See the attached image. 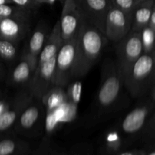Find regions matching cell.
Instances as JSON below:
<instances>
[{"label": "cell", "mask_w": 155, "mask_h": 155, "mask_svg": "<svg viewBox=\"0 0 155 155\" xmlns=\"http://www.w3.org/2000/svg\"><path fill=\"white\" fill-rule=\"evenodd\" d=\"M124 88L115 60L106 58L102 64L99 88L92 107L93 124L106 120L127 107L130 102Z\"/></svg>", "instance_id": "1"}, {"label": "cell", "mask_w": 155, "mask_h": 155, "mask_svg": "<svg viewBox=\"0 0 155 155\" xmlns=\"http://www.w3.org/2000/svg\"><path fill=\"white\" fill-rule=\"evenodd\" d=\"M107 42L104 33L83 18L77 33L74 80L83 78L89 73L102 54Z\"/></svg>", "instance_id": "2"}, {"label": "cell", "mask_w": 155, "mask_h": 155, "mask_svg": "<svg viewBox=\"0 0 155 155\" xmlns=\"http://www.w3.org/2000/svg\"><path fill=\"white\" fill-rule=\"evenodd\" d=\"M155 87L145 96L137 98L136 105L119 120L116 127L124 136L127 145L141 139L142 133L155 110Z\"/></svg>", "instance_id": "3"}, {"label": "cell", "mask_w": 155, "mask_h": 155, "mask_svg": "<svg viewBox=\"0 0 155 155\" xmlns=\"http://www.w3.org/2000/svg\"><path fill=\"white\" fill-rule=\"evenodd\" d=\"M154 61L155 51L143 53L124 77V87L132 98L145 96L155 87Z\"/></svg>", "instance_id": "4"}, {"label": "cell", "mask_w": 155, "mask_h": 155, "mask_svg": "<svg viewBox=\"0 0 155 155\" xmlns=\"http://www.w3.org/2000/svg\"><path fill=\"white\" fill-rule=\"evenodd\" d=\"M45 116V110L42 101L32 97L20 114L14 133L27 138L40 136L44 128Z\"/></svg>", "instance_id": "5"}, {"label": "cell", "mask_w": 155, "mask_h": 155, "mask_svg": "<svg viewBox=\"0 0 155 155\" xmlns=\"http://www.w3.org/2000/svg\"><path fill=\"white\" fill-rule=\"evenodd\" d=\"M77 35L63 41L55 57L54 85L66 87L74 80V72L77 60Z\"/></svg>", "instance_id": "6"}, {"label": "cell", "mask_w": 155, "mask_h": 155, "mask_svg": "<svg viewBox=\"0 0 155 155\" xmlns=\"http://www.w3.org/2000/svg\"><path fill=\"white\" fill-rule=\"evenodd\" d=\"M117 68L124 81L128 71L143 54L140 32L130 31L125 37L116 42Z\"/></svg>", "instance_id": "7"}, {"label": "cell", "mask_w": 155, "mask_h": 155, "mask_svg": "<svg viewBox=\"0 0 155 155\" xmlns=\"http://www.w3.org/2000/svg\"><path fill=\"white\" fill-rule=\"evenodd\" d=\"M55 57L45 62L37 63L34 74L27 86L31 96L36 99L42 100L43 95L54 85Z\"/></svg>", "instance_id": "8"}, {"label": "cell", "mask_w": 155, "mask_h": 155, "mask_svg": "<svg viewBox=\"0 0 155 155\" xmlns=\"http://www.w3.org/2000/svg\"><path fill=\"white\" fill-rule=\"evenodd\" d=\"M131 31V13L110 6L104 27V36L114 43L119 42Z\"/></svg>", "instance_id": "9"}, {"label": "cell", "mask_w": 155, "mask_h": 155, "mask_svg": "<svg viewBox=\"0 0 155 155\" xmlns=\"http://www.w3.org/2000/svg\"><path fill=\"white\" fill-rule=\"evenodd\" d=\"M84 20L104 34L107 13L111 6L110 0H75Z\"/></svg>", "instance_id": "10"}, {"label": "cell", "mask_w": 155, "mask_h": 155, "mask_svg": "<svg viewBox=\"0 0 155 155\" xmlns=\"http://www.w3.org/2000/svg\"><path fill=\"white\" fill-rule=\"evenodd\" d=\"M31 98L27 88H21L14 95L11 105L0 116V137L14 133V127L20 114Z\"/></svg>", "instance_id": "11"}, {"label": "cell", "mask_w": 155, "mask_h": 155, "mask_svg": "<svg viewBox=\"0 0 155 155\" xmlns=\"http://www.w3.org/2000/svg\"><path fill=\"white\" fill-rule=\"evenodd\" d=\"M82 20L83 18L75 0H64L61 15L58 20L62 40H68L77 36Z\"/></svg>", "instance_id": "12"}, {"label": "cell", "mask_w": 155, "mask_h": 155, "mask_svg": "<svg viewBox=\"0 0 155 155\" xmlns=\"http://www.w3.org/2000/svg\"><path fill=\"white\" fill-rule=\"evenodd\" d=\"M38 58L23 53L19 61L13 67L8 77L10 86L27 88L37 66Z\"/></svg>", "instance_id": "13"}, {"label": "cell", "mask_w": 155, "mask_h": 155, "mask_svg": "<svg viewBox=\"0 0 155 155\" xmlns=\"http://www.w3.org/2000/svg\"><path fill=\"white\" fill-rule=\"evenodd\" d=\"M30 28L29 19L18 18H0V38L18 43Z\"/></svg>", "instance_id": "14"}, {"label": "cell", "mask_w": 155, "mask_h": 155, "mask_svg": "<svg viewBox=\"0 0 155 155\" xmlns=\"http://www.w3.org/2000/svg\"><path fill=\"white\" fill-rule=\"evenodd\" d=\"M128 147L124 136L115 126L103 135L100 151L103 155H118Z\"/></svg>", "instance_id": "15"}, {"label": "cell", "mask_w": 155, "mask_h": 155, "mask_svg": "<svg viewBox=\"0 0 155 155\" xmlns=\"http://www.w3.org/2000/svg\"><path fill=\"white\" fill-rule=\"evenodd\" d=\"M30 151V144L15 133L0 137V155H29Z\"/></svg>", "instance_id": "16"}, {"label": "cell", "mask_w": 155, "mask_h": 155, "mask_svg": "<svg viewBox=\"0 0 155 155\" xmlns=\"http://www.w3.org/2000/svg\"><path fill=\"white\" fill-rule=\"evenodd\" d=\"M155 8V0H144L136 5L131 12V31L140 32L148 25L152 10Z\"/></svg>", "instance_id": "17"}, {"label": "cell", "mask_w": 155, "mask_h": 155, "mask_svg": "<svg viewBox=\"0 0 155 155\" xmlns=\"http://www.w3.org/2000/svg\"><path fill=\"white\" fill-rule=\"evenodd\" d=\"M49 33L47 24L43 21L39 22L32 32L27 47L23 53L38 58Z\"/></svg>", "instance_id": "18"}, {"label": "cell", "mask_w": 155, "mask_h": 155, "mask_svg": "<svg viewBox=\"0 0 155 155\" xmlns=\"http://www.w3.org/2000/svg\"><path fill=\"white\" fill-rule=\"evenodd\" d=\"M63 40L61 39L59 27V21H58L52 30L50 32L44 46L38 57V63H42L55 57L61 45Z\"/></svg>", "instance_id": "19"}, {"label": "cell", "mask_w": 155, "mask_h": 155, "mask_svg": "<svg viewBox=\"0 0 155 155\" xmlns=\"http://www.w3.org/2000/svg\"><path fill=\"white\" fill-rule=\"evenodd\" d=\"M45 112L57 110L61 107L67 101L66 87L53 85L42 98Z\"/></svg>", "instance_id": "20"}, {"label": "cell", "mask_w": 155, "mask_h": 155, "mask_svg": "<svg viewBox=\"0 0 155 155\" xmlns=\"http://www.w3.org/2000/svg\"><path fill=\"white\" fill-rule=\"evenodd\" d=\"M18 54V43L0 38V59L7 63H12L16 59Z\"/></svg>", "instance_id": "21"}, {"label": "cell", "mask_w": 155, "mask_h": 155, "mask_svg": "<svg viewBox=\"0 0 155 155\" xmlns=\"http://www.w3.org/2000/svg\"><path fill=\"white\" fill-rule=\"evenodd\" d=\"M30 11L15 4L0 5V18H30Z\"/></svg>", "instance_id": "22"}, {"label": "cell", "mask_w": 155, "mask_h": 155, "mask_svg": "<svg viewBox=\"0 0 155 155\" xmlns=\"http://www.w3.org/2000/svg\"><path fill=\"white\" fill-rule=\"evenodd\" d=\"M82 83L79 80L70 82L66 86L67 102L72 107L77 108L81 98Z\"/></svg>", "instance_id": "23"}, {"label": "cell", "mask_w": 155, "mask_h": 155, "mask_svg": "<svg viewBox=\"0 0 155 155\" xmlns=\"http://www.w3.org/2000/svg\"><path fill=\"white\" fill-rule=\"evenodd\" d=\"M143 53H151L155 51V30L148 26L140 31Z\"/></svg>", "instance_id": "24"}, {"label": "cell", "mask_w": 155, "mask_h": 155, "mask_svg": "<svg viewBox=\"0 0 155 155\" xmlns=\"http://www.w3.org/2000/svg\"><path fill=\"white\" fill-rule=\"evenodd\" d=\"M34 155H70L69 153L50 145L48 141H44L42 146L38 149Z\"/></svg>", "instance_id": "25"}, {"label": "cell", "mask_w": 155, "mask_h": 155, "mask_svg": "<svg viewBox=\"0 0 155 155\" xmlns=\"http://www.w3.org/2000/svg\"><path fill=\"white\" fill-rule=\"evenodd\" d=\"M111 5L127 13H131L136 5L139 2L137 0H110Z\"/></svg>", "instance_id": "26"}, {"label": "cell", "mask_w": 155, "mask_h": 155, "mask_svg": "<svg viewBox=\"0 0 155 155\" xmlns=\"http://www.w3.org/2000/svg\"><path fill=\"white\" fill-rule=\"evenodd\" d=\"M70 155H92L91 147L87 144H80L75 145L71 150Z\"/></svg>", "instance_id": "27"}, {"label": "cell", "mask_w": 155, "mask_h": 155, "mask_svg": "<svg viewBox=\"0 0 155 155\" xmlns=\"http://www.w3.org/2000/svg\"><path fill=\"white\" fill-rule=\"evenodd\" d=\"M11 1L13 4L24 8L30 12L37 8L35 0H11Z\"/></svg>", "instance_id": "28"}, {"label": "cell", "mask_w": 155, "mask_h": 155, "mask_svg": "<svg viewBox=\"0 0 155 155\" xmlns=\"http://www.w3.org/2000/svg\"><path fill=\"white\" fill-rule=\"evenodd\" d=\"M148 27L155 30V8L152 10L150 17L149 21H148Z\"/></svg>", "instance_id": "29"}, {"label": "cell", "mask_w": 155, "mask_h": 155, "mask_svg": "<svg viewBox=\"0 0 155 155\" xmlns=\"http://www.w3.org/2000/svg\"><path fill=\"white\" fill-rule=\"evenodd\" d=\"M4 74H5L4 68H3L2 64L1 61H0V79L2 78V77L4 76Z\"/></svg>", "instance_id": "30"}, {"label": "cell", "mask_w": 155, "mask_h": 155, "mask_svg": "<svg viewBox=\"0 0 155 155\" xmlns=\"http://www.w3.org/2000/svg\"><path fill=\"white\" fill-rule=\"evenodd\" d=\"M35 2H36V5H37V7H39V6L41 5L45 4L46 0H35Z\"/></svg>", "instance_id": "31"}, {"label": "cell", "mask_w": 155, "mask_h": 155, "mask_svg": "<svg viewBox=\"0 0 155 155\" xmlns=\"http://www.w3.org/2000/svg\"><path fill=\"white\" fill-rule=\"evenodd\" d=\"M5 4H13L11 0H0V5Z\"/></svg>", "instance_id": "32"}, {"label": "cell", "mask_w": 155, "mask_h": 155, "mask_svg": "<svg viewBox=\"0 0 155 155\" xmlns=\"http://www.w3.org/2000/svg\"><path fill=\"white\" fill-rule=\"evenodd\" d=\"M138 2H141V1H144V0H137Z\"/></svg>", "instance_id": "33"}, {"label": "cell", "mask_w": 155, "mask_h": 155, "mask_svg": "<svg viewBox=\"0 0 155 155\" xmlns=\"http://www.w3.org/2000/svg\"><path fill=\"white\" fill-rule=\"evenodd\" d=\"M2 96V95H1V94H0V98H1Z\"/></svg>", "instance_id": "34"}]
</instances>
